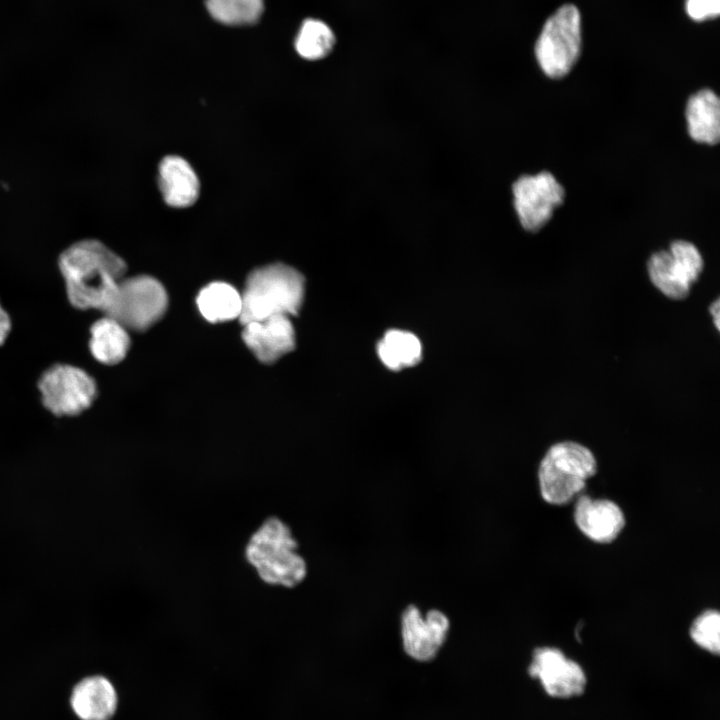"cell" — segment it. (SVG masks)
Segmentation results:
<instances>
[{"mask_svg": "<svg viewBox=\"0 0 720 720\" xmlns=\"http://www.w3.org/2000/svg\"><path fill=\"white\" fill-rule=\"evenodd\" d=\"M335 43L333 31L324 22L316 19L306 20L296 38V50L308 60H318L332 50Z\"/></svg>", "mask_w": 720, "mask_h": 720, "instance_id": "cell-20", "label": "cell"}, {"mask_svg": "<svg viewBox=\"0 0 720 720\" xmlns=\"http://www.w3.org/2000/svg\"><path fill=\"white\" fill-rule=\"evenodd\" d=\"M693 642L711 654L720 652V614L708 609L699 614L689 630Z\"/></svg>", "mask_w": 720, "mask_h": 720, "instance_id": "cell-22", "label": "cell"}, {"mask_svg": "<svg viewBox=\"0 0 720 720\" xmlns=\"http://www.w3.org/2000/svg\"><path fill=\"white\" fill-rule=\"evenodd\" d=\"M68 705L77 720H111L118 708V693L104 675H87L72 685Z\"/></svg>", "mask_w": 720, "mask_h": 720, "instance_id": "cell-13", "label": "cell"}, {"mask_svg": "<svg viewBox=\"0 0 720 720\" xmlns=\"http://www.w3.org/2000/svg\"><path fill=\"white\" fill-rule=\"evenodd\" d=\"M581 49V17L572 4L560 7L545 22L535 45L538 63L550 78L565 76Z\"/></svg>", "mask_w": 720, "mask_h": 720, "instance_id": "cell-5", "label": "cell"}, {"mask_svg": "<svg viewBox=\"0 0 720 720\" xmlns=\"http://www.w3.org/2000/svg\"><path fill=\"white\" fill-rule=\"evenodd\" d=\"M242 338L263 363H273L293 350L295 332L289 316L276 315L244 324Z\"/></svg>", "mask_w": 720, "mask_h": 720, "instance_id": "cell-14", "label": "cell"}, {"mask_svg": "<svg viewBox=\"0 0 720 720\" xmlns=\"http://www.w3.org/2000/svg\"><path fill=\"white\" fill-rule=\"evenodd\" d=\"M210 14L219 22L242 25L255 22L263 10V0H207Z\"/></svg>", "mask_w": 720, "mask_h": 720, "instance_id": "cell-21", "label": "cell"}, {"mask_svg": "<svg viewBox=\"0 0 720 720\" xmlns=\"http://www.w3.org/2000/svg\"><path fill=\"white\" fill-rule=\"evenodd\" d=\"M703 266L698 248L685 240L674 241L669 249L652 254L647 264L652 284L664 296L675 301L687 298Z\"/></svg>", "mask_w": 720, "mask_h": 720, "instance_id": "cell-7", "label": "cell"}, {"mask_svg": "<svg viewBox=\"0 0 720 720\" xmlns=\"http://www.w3.org/2000/svg\"><path fill=\"white\" fill-rule=\"evenodd\" d=\"M167 304L161 283L142 275L121 279L104 313L127 330L143 331L163 316Z\"/></svg>", "mask_w": 720, "mask_h": 720, "instance_id": "cell-6", "label": "cell"}, {"mask_svg": "<svg viewBox=\"0 0 720 720\" xmlns=\"http://www.w3.org/2000/svg\"><path fill=\"white\" fill-rule=\"evenodd\" d=\"M574 522L590 540L599 544L613 542L625 526L624 512L609 499H595L580 494L574 506Z\"/></svg>", "mask_w": 720, "mask_h": 720, "instance_id": "cell-12", "label": "cell"}, {"mask_svg": "<svg viewBox=\"0 0 720 720\" xmlns=\"http://www.w3.org/2000/svg\"><path fill=\"white\" fill-rule=\"evenodd\" d=\"M686 12L695 21L716 18L720 13V0H686Z\"/></svg>", "mask_w": 720, "mask_h": 720, "instance_id": "cell-23", "label": "cell"}, {"mask_svg": "<svg viewBox=\"0 0 720 720\" xmlns=\"http://www.w3.org/2000/svg\"><path fill=\"white\" fill-rule=\"evenodd\" d=\"M38 386L44 406L58 416L80 414L90 407L97 394L96 383L88 373L66 364L48 368Z\"/></svg>", "mask_w": 720, "mask_h": 720, "instance_id": "cell-8", "label": "cell"}, {"mask_svg": "<svg viewBox=\"0 0 720 720\" xmlns=\"http://www.w3.org/2000/svg\"><path fill=\"white\" fill-rule=\"evenodd\" d=\"M58 266L70 303L82 310L105 311L126 273L124 260L97 239H82L65 248Z\"/></svg>", "mask_w": 720, "mask_h": 720, "instance_id": "cell-1", "label": "cell"}, {"mask_svg": "<svg viewBox=\"0 0 720 720\" xmlns=\"http://www.w3.org/2000/svg\"><path fill=\"white\" fill-rule=\"evenodd\" d=\"M719 308H720V302H719V299L717 298L709 306V312H710V315L712 316L715 328L717 330H719V327H720V309Z\"/></svg>", "mask_w": 720, "mask_h": 720, "instance_id": "cell-25", "label": "cell"}, {"mask_svg": "<svg viewBox=\"0 0 720 720\" xmlns=\"http://www.w3.org/2000/svg\"><path fill=\"white\" fill-rule=\"evenodd\" d=\"M377 350L383 364L393 370L415 365L422 354L418 338L401 330L388 331L379 342Z\"/></svg>", "mask_w": 720, "mask_h": 720, "instance_id": "cell-19", "label": "cell"}, {"mask_svg": "<svg viewBox=\"0 0 720 720\" xmlns=\"http://www.w3.org/2000/svg\"><path fill=\"white\" fill-rule=\"evenodd\" d=\"M528 673L538 679L545 692L552 697L577 696L586 687L587 680L582 667L555 647L536 648Z\"/></svg>", "mask_w": 720, "mask_h": 720, "instance_id": "cell-10", "label": "cell"}, {"mask_svg": "<svg viewBox=\"0 0 720 720\" xmlns=\"http://www.w3.org/2000/svg\"><path fill=\"white\" fill-rule=\"evenodd\" d=\"M89 347L96 360L113 365L122 361L130 347L128 330L113 318L97 320L90 329Z\"/></svg>", "mask_w": 720, "mask_h": 720, "instance_id": "cell-17", "label": "cell"}, {"mask_svg": "<svg viewBox=\"0 0 720 720\" xmlns=\"http://www.w3.org/2000/svg\"><path fill=\"white\" fill-rule=\"evenodd\" d=\"M297 548L289 526L277 517H270L250 536L245 557L266 584L292 588L307 573L306 562Z\"/></svg>", "mask_w": 720, "mask_h": 720, "instance_id": "cell-2", "label": "cell"}, {"mask_svg": "<svg viewBox=\"0 0 720 720\" xmlns=\"http://www.w3.org/2000/svg\"><path fill=\"white\" fill-rule=\"evenodd\" d=\"M304 278L294 268L272 264L253 271L247 278L242 298L240 322L276 315H295L304 298Z\"/></svg>", "mask_w": 720, "mask_h": 720, "instance_id": "cell-3", "label": "cell"}, {"mask_svg": "<svg viewBox=\"0 0 720 720\" xmlns=\"http://www.w3.org/2000/svg\"><path fill=\"white\" fill-rule=\"evenodd\" d=\"M597 472L593 452L575 441L553 444L541 459L537 477L542 499L561 506L578 497Z\"/></svg>", "mask_w": 720, "mask_h": 720, "instance_id": "cell-4", "label": "cell"}, {"mask_svg": "<svg viewBox=\"0 0 720 720\" xmlns=\"http://www.w3.org/2000/svg\"><path fill=\"white\" fill-rule=\"evenodd\" d=\"M513 195L521 225L528 231H537L563 203L565 191L551 173L543 171L520 177L513 184Z\"/></svg>", "mask_w": 720, "mask_h": 720, "instance_id": "cell-9", "label": "cell"}, {"mask_svg": "<svg viewBox=\"0 0 720 720\" xmlns=\"http://www.w3.org/2000/svg\"><path fill=\"white\" fill-rule=\"evenodd\" d=\"M201 315L209 322L218 323L239 318L242 298L239 292L224 282L204 287L196 299Z\"/></svg>", "mask_w": 720, "mask_h": 720, "instance_id": "cell-18", "label": "cell"}, {"mask_svg": "<svg viewBox=\"0 0 720 720\" xmlns=\"http://www.w3.org/2000/svg\"><path fill=\"white\" fill-rule=\"evenodd\" d=\"M159 186L165 202L173 207L192 205L199 195V180L189 163L178 156L164 158L159 166Z\"/></svg>", "mask_w": 720, "mask_h": 720, "instance_id": "cell-15", "label": "cell"}, {"mask_svg": "<svg viewBox=\"0 0 720 720\" xmlns=\"http://www.w3.org/2000/svg\"><path fill=\"white\" fill-rule=\"evenodd\" d=\"M686 119L693 140L709 145L719 141L720 102L712 90H700L689 98Z\"/></svg>", "mask_w": 720, "mask_h": 720, "instance_id": "cell-16", "label": "cell"}, {"mask_svg": "<svg viewBox=\"0 0 720 720\" xmlns=\"http://www.w3.org/2000/svg\"><path fill=\"white\" fill-rule=\"evenodd\" d=\"M11 328L10 318L7 312L3 309L0 304V345L3 344L7 338Z\"/></svg>", "mask_w": 720, "mask_h": 720, "instance_id": "cell-24", "label": "cell"}, {"mask_svg": "<svg viewBox=\"0 0 720 720\" xmlns=\"http://www.w3.org/2000/svg\"><path fill=\"white\" fill-rule=\"evenodd\" d=\"M447 616L432 609L421 615L415 605H409L401 617V636L405 652L415 660L434 658L446 640L449 630Z\"/></svg>", "mask_w": 720, "mask_h": 720, "instance_id": "cell-11", "label": "cell"}]
</instances>
